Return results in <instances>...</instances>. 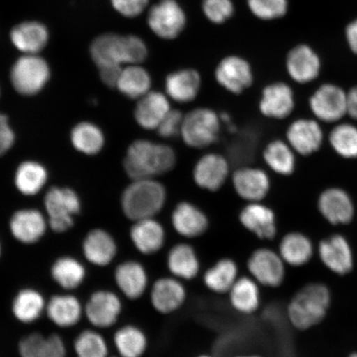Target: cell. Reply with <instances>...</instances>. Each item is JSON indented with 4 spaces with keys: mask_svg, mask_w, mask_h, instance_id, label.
<instances>
[{
    "mask_svg": "<svg viewBox=\"0 0 357 357\" xmlns=\"http://www.w3.org/2000/svg\"><path fill=\"white\" fill-rule=\"evenodd\" d=\"M169 102L162 93L149 91L138 100L134 117L142 128L146 130L158 129L169 112Z\"/></svg>",
    "mask_w": 357,
    "mask_h": 357,
    "instance_id": "obj_30",
    "label": "cell"
},
{
    "mask_svg": "<svg viewBox=\"0 0 357 357\" xmlns=\"http://www.w3.org/2000/svg\"><path fill=\"white\" fill-rule=\"evenodd\" d=\"M123 310V303L117 294L109 290H98L89 297L84 314L89 322L97 328L114 326Z\"/></svg>",
    "mask_w": 357,
    "mask_h": 357,
    "instance_id": "obj_12",
    "label": "cell"
},
{
    "mask_svg": "<svg viewBox=\"0 0 357 357\" xmlns=\"http://www.w3.org/2000/svg\"><path fill=\"white\" fill-rule=\"evenodd\" d=\"M1 252H2V245H1V243H0V257H1Z\"/></svg>",
    "mask_w": 357,
    "mask_h": 357,
    "instance_id": "obj_56",
    "label": "cell"
},
{
    "mask_svg": "<svg viewBox=\"0 0 357 357\" xmlns=\"http://www.w3.org/2000/svg\"><path fill=\"white\" fill-rule=\"evenodd\" d=\"M171 220L176 233L185 239L199 238L207 233L209 227L206 213L187 201L176 205L172 213Z\"/></svg>",
    "mask_w": 357,
    "mask_h": 357,
    "instance_id": "obj_14",
    "label": "cell"
},
{
    "mask_svg": "<svg viewBox=\"0 0 357 357\" xmlns=\"http://www.w3.org/2000/svg\"><path fill=\"white\" fill-rule=\"evenodd\" d=\"M215 79L227 91L240 95L252 84V67L243 57L229 56L216 67Z\"/></svg>",
    "mask_w": 357,
    "mask_h": 357,
    "instance_id": "obj_13",
    "label": "cell"
},
{
    "mask_svg": "<svg viewBox=\"0 0 357 357\" xmlns=\"http://www.w3.org/2000/svg\"><path fill=\"white\" fill-rule=\"evenodd\" d=\"M166 265L169 275L182 281H191L201 271V261L197 251L188 243H178L169 248Z\"/></svg>",
    "mask_w": 357,
    "mask_h": 357,
    "instance_id": "obj_20",
    "label": "cell"
},
{
    "mask_svg": "<svg viewBox=\"0 0 357 357\" xmlns=\"http://www.w3.org/2000/svg\"><path fill=\"white\" fill-rule=\"evenodd\" d=\"M285 263L278 252L269 248H259L250 254L247 261L248 274L261 287L276 289L285 280Z\"/></svg>",
    "mask_w": 357,
    "mask_h": 357,
    "instance_id": "obj_8",
    "label": "cell"
},
{
    "mask_svg": "<svg viewBox=\"0 0 357 357\" xmlns=\"http://www.w3.org/2000/svg\"><path fill=\"white\" fill-rule=\"evenodd\" d=\"M234 357H264L257 354H240Z\"/></svg>",
    "mask_w": 357,
    "mask_h": 357,
    "instance_id": "obj_54",
    "label": "cell"
},
{
    "mask_svg": "<svg viewBox=\"0 0 357 357\" xmlns=\"http://www.w3.org/2000/svg\"><path fill=\"white\" fill-rule=\"evenodd\" d=\"M49 319L57 327H74L82 318L84 312L82 303L73 294H56L47 303Z\"/></svg>",
    "mask_w": 357,
    "mask_h": 357,
    "instance_id": "obj_31",
    "label": "cell"
},
{
    "mask_svg": "<svg viewBox=\"0 0 357 357\" xmlns=\"http://www.w3.org/2000/svg\"><path fill=\"white\" fill-rule=\"evenodd\" d=\"M48 31L38 22H24L13 28L10 40L13 46L24 54L36 55L46 47Z\"/></svg>",
    "mask_w": 357,
    "mask_h": 357,
    "instance_id": "obj_33",
    "label": "cell"
},
{
    "mask_svg": "<svg viewBox=\"0 0 357 357\" xmlns=\"http://www.w3.org/2000/svg\"><path fill=\"white\" fill-rule=\"evenodd\" d=\"M287 69L294 82L310 83L320 74V58L310 47L305 44L298 45L288 53Z\"/></svg>",
    "mask_w": 357,
    "mask_h": 357,
    "instance_id": "obj_24",
    "label": "cell"
},
{
    "mask_svg": "<svg viewBox=\"0 0 357 357\" xmlns=\"http://www.w3.org/2000/svg\"><path fill=\"white\" fill-rule=\"evenodd\" d=\"M176 154L171 146L149 140H137L128 147L124 168L133 181L153 178L171 172Z\"/></svg>",
    "mask_w": 357,
    "mask_h": 357,
    "instance_id": "obj_2",
    "label": "cell"
},
{
    "mask_svg": "<svg viewBox=\"0 0 357 357\" xmlns=\"http://www.w3.org/2000/svg\"><path fill=\"white\" fill-rule=\"evenodd\" d=\"M331 301L326 285L312 283L305 285L294 294L287 310L290 324L298 330H307L324 319Z\"/></svg>",
    "mask_w": 357,
    "mask_h": 357,
    "instance_id": "obj_3",
    "label": "cell"
},
{
    "mask_svg": "<svg viewBox=\"0 0 357 357\" xmlns=\"http://www.w3.org/2000/svg\"><path fill=\"white\" fill-rule=\"evenodd\" d=\"M149 0H111L116 11L130 19L141 15L149 6Z\"/></svg>",
    "mask_w": 357,
    "mask_h": 357,
    "instance_id": "obj_48",
    "label": "cell"
},
{
    "mask_svg": "<svg viewBox=\"0 0 357 357\" xmlns=\"http://www.w3.org/2000/svg\"><path fill=\"white\" fill-rule=\"evenodd\" d=\"M346 37L351 50L357 55V20L347 26Z\"/></svg>",
    "mask_w": 357,
    "mask_h": 357,
    "instance_id": "obj_53",
    "label": "cell"
},
{
    "mask_svg": "<svg viewBox=\"0 0 357 357\" xmlns=\"http://www.w3.org/2000/svg\"><path fill=\"white\" fill-rule=\"evenodd\" d=\"M263 158L268 167L279 175L290 176L296 169V156L292 147L283 141L270 142L263 151Z\"/></svg>",
    "mask_w": 357,
    "mask_h": 357,
    "instance_id": "obj_40",
    "label": "cell"
},
{
    "mask_svg": "<svg viewBox=\"0 0 357 357\" xmlns=\"http://www.w3.org/2000/svg\"><path fill=\"white\" fill-rule=\"evenodd\" d=\"M200 87V75L197 70L191 68L173 71L167 75L165 82L168 96L182 104L195 100Z\"/></svg>",
    "mask_w": 357,
    "mask_h": 357,
    "instance_id": "obj_32",
    "label": "cell"
},
{
    "mask_svg": "<svg viewBox=\"0 0 357 357\" xmlns=\"http://www.w3.org/2000/svg\"><path fill=\"white\" fill-rule=\"evenodd\" d=\"M149 54L144 40L135 35L102 34L91 44V55L99 70L138 65Z\"/></svg>",
    "mask_w": 357,
    "mask_h": 357,
    "instance_id": "obj_1",
    "label": "cell"
},
{
    "mask_svg": "<svg viewBox=\"0 0 357 357\" xmlns=\"http://www.w3.org/2000/svg\"><path fill=\"white\" fill-rule=\"evenodd\" d=\"M239 278V266L234 259L222 257L204 272L202 280L209 291L223 296L229 294Z\"/></svg>",
    "mask_w": 357,
    "mask_h": 357,
    "instance_id": "obj_29",
    "label": "cell"
},
{
    "mask_svg": "<svg viewBox=\"0 0 357 357\" xmlns=\"http://www.w3.org/2000/svg\"><path fill=\"white\" fill-rule=\"evenodd\" d=\"M350 357H357V354H352Z\"/></svg>",
    "mask_w": 357,
    "mask_h": 357,
    "instance_id": "obj_57",
    "label": "cell"
},
{
    "mask_svg": "<svg viewBox=\"0 0 357 357\" xmlns=\"http://www.w3.org/2000/svg\"><path fill=\"white\" fill-rule=\"evenodd\" d=\"M38 357H66L63 339L56 334L47 337Z\"/></svg>",
    "mask_w": 357,
    "mask_h": 357,
    "instance_id": "obj_50",
    "label": "cell"
},
{
    "mask_svg": "<svg viewBox=\"0 0 357 357\" xmlns=\"http://www.w3.org/2000/svg\"><path fill=\"white\" fill-rule=\"evenodd\" d=\"M43 294L34 289H24L16 294L12 303L13 316L20 323L29 324L37 321L46 310Z\"/></svg>",
    "mask_w": 357,
    "mask_h": 357,
    "instance_id": "obj_35",
    "label": "cell"
},
{
    "mask_svg": "<svg viewBox=\"0 0 357 357\" xmlns=\"http://www.w3.org/2000/svg\"><path fill=\"white\" fill-rule=\"evenodd\" d=\"M70 139L75 149L86 155L99 153L105 144L100 128L88 122L77 124L71 132Z\"/></svg>",
    "mask_w": 357,
    "mask_h": 357,
    "instance_id": "obj_42",
    "label": "cell"
},
{
    "mask_svg": "<svg viewBox=\"0 0 357 357\" xmlns=\"http://www.w3.org/2000/svg\"><path fill=\"white\" fill-rule=\"evenodd\" d=\"M328 141L335 153L342 158H357V128L354 125H337L330 132Z\"/></svg>",
    "mask_w": 357,
    "mask_h": 357,
    "instance_id": "obj_43",
    "label": "cell"
},
{
    "mask_svg": "<svg viewBox=\"0 0 357 357\" xmlns=\"http://www.w3.org/2000/svg\"><path fill=\"white\" fill-rule=\"evenodd\" d=\"M294 106L292 89L287 84L276 82L263 89L259 109L267 118L284 119L292 114Z\"/></svg>",
    "mask_w": 357,
    "mask_h": 357,
    "instance_id": "obj_22",
    "label": "cell"
},
{
    "mask_svg": "<svg viewBox=\"0 0 357 357\" xmlns=\"http://www.w3.org/2000/svg\"><path fill=\"white\" fill-rule=\"evenodd\" d=\"M46 337L41 333H34L22 338L20 342L19 351L21 357H38Z\"/></svg>",
    "mask_w": 357,
    "mask_h": 357,
    "instance_id": "obj_49",
    "label": "cell"
},
{
    "mask_svg": "<svg viewBox=\"0 0 357 357\" xmlns=\"http://www.w3.org/2000/svg\"><path fill=\"white\" fill-rule=\"evenodd\" d=\"M289 146L302 155H310L323 145L322 128L315 120L300 119L289 125L287 132Z\"/></svg>",
    "mask_w": 357,
    "mask_h": 357,
    "instance_id": "obj_19",
    "label": "cell"
},
{
    "mask_svg": "<svg viewBox=\"0 0 357 357\" xmlns=\"http://www.w3.org/2000/svg\"><path fill=\"white\" fill-rule=\"evenodd\" d=\"M130 239L138 252L153 256L162 251L167 243V231L154 218L134 222L130 229Z\"/></svg>",
    "mask_w": 357,
    "mask_h": 357,
    "instance_id": "obj_17",
    "label": "cell"
},
{
    "mask_svg": "<svg viewBox=\"0 0 357 357\" xmlns=\"http://www.w3.org/2000/svg\"><path fill=\"white\" fill-rule=\"evenodd\" d=\"M249 10L257 19L271 21L287 15L288 0H247Z\"/></svg>",
    "mask_w": 357,
    "mask_h": 357,
    "instance_id": "obj_45",
    "label": "cell"
},
{
    "mask_svg": "<svg viewBox=\"0 0 357 357\" xmlns=\"http://www.w3.org/2000/svg\"><path fill=\"white\" fill-rule=\"evenodd\" d=\"M220 131V118L211 109L192 110L183 120L181 135L187 146L204 149L218 140Z\"/></svg>",
    "mask_w": 357,
    "mask_h": 357,
    "instance_id": "obj_5",
    "label": "cell"
},
{
    "mask_svg": "<svg viewBox=\"0 0 357 357\" xmlns=\"http://www.w3.org/2000/svg\"><path fill=\"white\" fill-rule=\"evenodd\" d=\"M186 22V13L177 0H160L147 15V24L151 32L163 40L178 38L184 31Z\"/></svg>",
    "mask_w": 357,
    "mask_h": 357,
    "instance_id": "obj_9",
    "label": "cell"
},
{
    "mask_svg": "<svg viewBox=\"0 0 357 357\" xmlns=\"http://www.w3.org/2000/svg\"><path fill=\"white\" fill-rule=\"evenodd\" d=\"M244 229L262 241H272L278 234V225L273 211L259 202L250 203L239 213Z\"/></svg>",
    "mask_w": 357,
    "mask_h": 357,
    "instance_id": "obj_15",
    "label": "cell"
},
{
    "mask_svg": "<svg viewBox=\"0 0 357 357\" xmlns=\"http://www.w3.org/2000/svg\"><path fill=\"white\" fill-rule=\"evenodd\" d=\"M15 133L6 115L0 114V156L6 154L15 144Z\"/></svg>",
    "mask_w": 357,
    "mask_h": 357,
    "instance_id": "obj_51",
    "label": "cell"
},
{
    "mask_svg": "<svg viewBox=\"0 0 357 357\" xmlns=\"http://www.w3.org/2000/svg\"><path fill=\"white\" fill-rule=\"evenodd\" d=\"M233 140L227 146V155L234 166L244 167L252 162L257 153L259 134L253 128H245L236 131Z\"/></svg>",
    "mask_w": 357,
    "mask_h": 357,
    "instance_id": "obj_37",
    "label": "cell"
},
{
    "mask_svg": "<svg viewBox=\"0 0 357 357\" xmlns=\"http://www.w3.org/2000/svg\"><path fill=\"white\" fill-rule=\"evenodd\" d=\"M319 211L334 225H347L354 217V201L347 191L337 187L323 191L318 201Z\"/></svg>",
    "mask_w": 357,
    "mask_h": 357,
    "instance_id": "obj_18",
    "label": "cell"
},
{
    "mask_svg": "<svg viewBox=\"0 0 357 357\" xmlns=\"http://www.w3.org/2000/svg\"><path fill=\"white\" fill-rule=\"evenodd\" d=\"M261 287L251 276H240L227 294L231 309L242 315L256 314L261 305Z\"/></svg>",
    "mask_w": 357,
    "mask_h": 357,
    "instance_id": "obj_27",
    "label": "cell"
},
{
    "mask_svg": "<svg viewBox=\"0 0 357 357\" xmlns=\"http://www.w3.org/2000/svg\"><path fill=\"white\" fill-rule=\"evenodd\" d=\"M47 222L41 212L22 209L13 213L10 222L11 234L17 241L26 245L34 244L46 233Z\"/></svg>",
    "mask_w": 357,
    "mask_h": 357,
    "instance_id": "obj_25",
    "label": "cell"
},
{
    "mask_svg": "<svg viewBox=\"0 0 357 357\" xmlns=\"http://www.w3.org/2000/svg\"><path fill=\"white\" fill-rule=\"evenodd\" d=\"M229 173L227 160L221 155L209 153L202 156L196 163L193 177L200 188L214 192L225 184Z\"/></svg>",
    "mask_w": 357,
    "mask_h": 357,
    "instance_id": "obj_21",
    "label": "cell"
},
{
    "mask_svg": "<svg viewBox=\"0 0 357 357\" xmlns=\"http://www.w3.org/2000/svg\"><path fill=\"white\" fill-rule=\"evenodd\" d=\"M52 280L62 289H77L86 279V271L82 262L73 257H62L53 263Z\"/></svg>",
    "mask_w": 357,
    "mask_h": 357,
    "instance_id": "obj_39",
    "label": "cell"
},
{
    "mask_svg": "<svg viewBox=\"0 0 357 357\" xmlns=\"http://www.w3.org/2000/svg\"><path fill=\"white\" fill-rule=\"evenodd\" d=\"M115 283L125 297L130 301L139 300L149 287V275L141 262L134 260L123 261L114 272Z\"/></svg>",
    "mask_w": 357,
    "mask_h": 357,
    "instance_id": "obj_16",
    "label": "cell"
},
{
    "mask_svg": "<svg viewBox=\"0 0 357 357\" xmlns=\"http://www.w3.org/2000/svg\"><path fill=\"white\" fill-rule=\"evenodd\" d=\"M234 189L241 198L250 203L260 202L269 193V176L261 169L242 167L233 176Z\"/></svg>",
    "mask_w": 357,
    "mask_h": 357,
    "instance_id": "obj_23",
    "label": "cell"
},
{
    "mask_svg": "<svg viewBox=\"0 0 357 357\" xmlns=\"http://www.w3.org/2000/svg\"><path fill=\"white\" fill-rule=\"evenodd\" d=\"M167 190L160 182L144 178L134 181L124 190L121 205L123 212L133 222L154 218L165 206Z\"/></svg>",
    "mask_w": 357,
    "mask_h": 357,
    "instance_id": "obj_4",
    "label": "cell"
},
{
    "mask_svg": "<svg viewBox=\"0 0 357 357\" xmlns=\"http://www.w3.org/2000/svg\"><path fill=\"white\" fill-rule=\"evenodd\" d=\"M183 114L180 110H171L164 118L158 128V132L163 138H173L181 134L183 123Z\"/></svg>",
    "mask_w": 357,
    "mask_h": 357,
    "instance_id": "obj_47",
    "label": "cell"
},
{
    "mask_svg": "<svg viewBox=\"0 0 357 357\" xmlns=\"http://www.w3.org/2000/svg\"><path fill=\"white\" fill-rule=\"evenodd\" d=\"M114 342L120 357H142L149 347V338L144 330L132 324L118 329Z\"/></svg>",
    "mask_w": 357,
    "mask_h": 357,
    "instance_id": "obj_36",
    "label": "cell"
},
{
    "mask_svg": "<svg viewBox=\"0 0 357 357\" xmlns=\"http://www.w3.org/2000/svg\"><path fill=\"white\" fill-rule=\"evenodd\" d=\"M47 181V172L41 164L26 162L20 165L15 174L17 190L25 195L38 194Z\"/></svg>",
    "mask_w": 357,
    "mask_h": 357,
    "instance_id": "obj_41",
    "label": "cell"
},
{
    "mask_svg": "<svg viewBox=\"0 0 357 357\" xmlns=\"http://www.w3.org/2000/svg\"><path fill=\"white\" fill-rule=\"evenodd\" d=\"M151 86L149 71L139 65H130L123 68L116 87L129 99L139 100L150 91Z\"/></svg>",
    "mask_w": 357,
    "mask_h": 357,
    "instance_id": "obj_38",
    "label": "cell"
},
{
    "mask_svg": "<svg viewBox=\"0 0 357 357\" xmlns=\"http://www.w3.org/2000/svg\"><path fill=\"white\" fill-rule=\"evenodd\" d=\"M77 357H109V347L104 337L95 330H84L74 343Z\"/></svg>",
    "mask_w": 357,
    "mask_h": 357,
    "instance_id": "obj_44",
    "label": "cell"
},
{
    "mask_svg": "<svg viewBox=\"0 0 357 357\" xmlns=\"http://www.w3.org/2000/svg\"><path fill=\"white\" fill-rule=\"evenodd\" d=\"M84 257L96 266H109L118 252L117 243L108 231L93 229L84 238L82 244Z\"/></svg>",
    "mask_w": 357,
    "mask_h": 357,
    "instance_id": "obj_28",
    "label": "cell"
},
{
    "mask_svg": "<svg viewBox=\"0 0 357 357\" xmlns=\"http://www.w3.org/2000/svg\"><path fill=\"white\" fill-rule=\"evenodd\" d=\"M45 208L48 215V225L52 230L61 234L74 225V217L80 211V200L75 191L54 187L45 196Z\"/></svg>",
    "mask_w": 357,
    "mask_h": 357,
    "instance_id": "obj_6",
    "label": "cell"
},
{
    "mask_svg": "<svg viewBox=\"0 0 357 357\" xmlns=\"http://www.w3.org/2000/svg\"><path fill=\"white\" fill-rule=\"evenodd\" d=\"M347 111L348 115L357 120V86L347 93Z\"/></svg>",
    "mask_w": 357,
    "mask_h": 357,
    "instance_id": "obj_52",
    "label": "cell"
},
{
    "mask_svg": "<svg viewBox=\"0 0 357 357\" xmlns=\"http://www.w3.org/2000/svg\"><path fill=\"white\" fill-rule=\"evenodd\" d=\"M310 107L320 121L337 122L347 114V93L336 84H322L310 97Z\"/></svg>",
    "mask_w": 357,
    "mask_h": 357,
    "instance_id": "obj_11",
    "label": "cell"
},
{
    "mask_svg": "<svg viewBox=\"0 0 357 357\" xmlns=\"http://www.w3.org/2000/svg\"><path fill=\"white\" fill-rule=\"evenodd\" d=\"M196 357H216V356H214L213 355H209V354H200Z\"/></svg>",
    "mask_w": 357,
    "mask_h": 357,
    "instance_id": "obj_55",
    "label": "cell"
},
{
    "mask_svg": "<svg viewBox=\"0 0 357 357\" xmlns=\"http://www.w3.org/2000/svg\"><path fill=\"white\" fill-rule=\"evenodd\" d=\"M114 357H120V356H114Z\"/></svg>",
    "mask_w": 357,
    "mask_h": 357,
    "instance_id": "obj_58",
    "label": "cell"
},
{
    "mask_svg": "<svg viewBox=\"0 0 357 357\" xmlns=\"http://www.w3.org/2000/svg\"><path fill=\"white\" fill-rule=\"evenodd\" d=\"M202 10L205 17L214 24H222L234 15L233 0H203Z\"/></svg>",
    "mask_w": 357,
    "mask_h": 357,
    "instance_id": "obj_46",
    "label": "cell"
},
{
    "mask_svg": "<svg viewBox=\"0 0 357 357\" xmlns=\"http://www.w3.org/2000/svg\"><path fill=\"white\" fill-rule=\"evenodd\" d=\"M49 78L50 68L38 54L21 56L13 64L10 73L13 86L24 96H33L41 91Z\"/></svg>",
    "mask_w": 357,
    "mask_h": 357,
    "instance_id": "obj_7",
    "label": "cell"
},
{
    "mask_svg": "<svg viewBox=\"0 0 357 357\" xmlns=\"http://www.w3.org/2000/svg\"><path fill=\"white\" fill-rule=\"evenodd\" d=\"M278 252L285 264L300 267L311 260L314 247L306 235L292 231L280 240Z\"/></svg>",
    "mask_w": 357,
    "mask_h": 357,
    "instance_id": "obj_34",
    "label": "cell"
},
{
    "mask_svg": "<svg viewBox=\"0 0 357 357\" xmlns=\"http://www.w3.org/2000/svg\"><path fill=\"white\" fill-rule=\"evenodd\" d=\"M149 297L151 305L155 312L160 314L169 315L184 307L188 292L184 281L169 275L154 281Z\"/></svg>",
    "mask_w": 357,
    "mask_h": 357,
    "instance_id": "obj_10",
    "label": "cell"
},
{
    "mask_svg": "<svg viewBox=\"0 0 357 357\" xmlns=\"http://www.w3.org/2000/svg\"><path fill=\"white\" fill-rule=\"evenodd\" d=\"M321 260L330 270L339 275L349 273L354 267V256L344 236L333 235L319 245Z\"/></svg>",
    "mask_w": 357,
    "mask_h": 357,
    "instance_id": "obj_26",
    "label": "cell"
}]
</instances>
